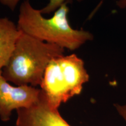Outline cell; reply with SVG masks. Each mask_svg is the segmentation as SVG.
I'll return each mask as SVG.
<instances>
[{"mask_svg":"<svg viewBox=\"0 0 126 126\" xmlns=\"http://www.w3.org/2000/svg\"><path fill=\"white\" fill-rule=\"evenodd\" d=\"M68 1L54 12L50 18H46L40 10L32 7L29 0L20 6L17 26L25 33L41 41L58 45L74 51L88 41L94 40V35L83 29H75L68 19Z\"/></svg>","mask_w":126,"mask_h":126,"instance_id":"6da1fadb","label":"cell"},{"mask_svg":"<svg viewBox=\"0 0 126 126\" xmlns=\"http://www.w3.org/2000/svg\"><path fill=\"white\" fill-rule=\"evenodd\" d=\"M13 53L2 70L3 77L16 86L40 85L47 65L63 56L65 48L41 41L20 31Z\"/></svg>","mask_w":126,"mask_h":126,"instance_id":"7a4b0ae2","label":"cell"},{"mask_svg":"<svg viewBox=\"0 0 126 126\" xmlns=\"http://www.w3.org/2000/svg\"><path fill=\"white\" fill-rule=\"evenodd\" d=\"M89 80L82 59L75 54L63 55L47 65L40 89L51 108L59 109L61 104L81 94Z\"/></svg>","mask_w":126,"mask_h":126,"instance_id":"3957f363","label":"cell"},{"mask_svg":"<svg viewBox=\"0 0 126 126\" xmlns=\"http://www.w3.org/2000/svg\"><path fill=\"white\" fill-rule=\"evenodd\" d=\"M41 89L31 85L12 86L0 71V119L10 120L14 110L28 108L39 100Z\"/></svg>","mask_w":126,"mask_h":126,"instance_id":"277c9868","label":"cell"},{"mask_svg":"<svg viewBox=\"0 0 126 126\" xmlns=\"http://www.w3.org/2000/svg\"><path fill=\"white\" fill-rule=\"evenodd\" d=\"M15 126H71L59 109L51 108L41 90L39 100L28 108L16 111Z\"/></svg>","mask_w":126,"mask_h":126,"instance_id":"5b68a950","label":"cell"},{"mask_svg":"<svg viewBox=\"0 0 126 126\" xmlns=\"http://www.w3.org/2000/svg\"><path fill=\"white\" fill-rule=\"evenodd\" d=\"M20 32L8 18H0V71L8 63Z\"/></svg>","mask_w":126,"mask_h":126,"instance_id":"8992f818","label":"cell"},{"mask_svg":"<svg viewBox=\"0 0 126 126\" xmlns=\"http://www.w3.org/2000/svg\"><path fill=\"white\" fill-rule=\"evenodd\" d=\"M78 2H81L83 0H76ZM68 0H49V2L43 8L40 9L42 14H50L55 12L62 5Z\"/></svg>","mask_w":126,"mask_h":126,"instance_id":"52a82bcc","label":"cell"},{"mask_svg":"<svg viewBox=\"0 0 126 126\" xmlns=\"http://www.w3.org/2000/svg\"><path fill=\"white\" fill-rule=\"evenodd\" d=\"M20 1V0H0V3L9 8L11 11H14Z\"/></svg>","mask_w":126,"mask_h":126,"instance_id":"ba28073f","label":"cell"},{"mask_svg":"<svg viewBox=\"0 0 126 126\" xmlns=\"http://www.w3.org/2000/svg\"><path fill=\"white\" fill-rule=\"evenodd\" d=\"M114 107L120 116L122 117L124 122L126 123V104L125 105H120V104H114Z\"/></svg>","mask_w":126,"mask_h":126,"instance_id":"9c48e42d","label":"cell"},{"mask_svg":"<svg viewBox=\"0 0 126 126\" xmlns=\"http://www.w3.org/2000/svg\"><path fill=\"white\" fill-rule=\"evenodd\" d=\"M116 4L120 8H126V0H118L116 2Z\"/></svg>","mask_w":126,"mask_h":126,"instance_id":"30bf717a","label":"cell"}]
</instances>
